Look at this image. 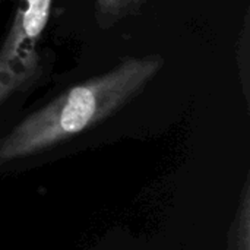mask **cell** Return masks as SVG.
I'll list each match as a JSON object with an SVG mask.
<instances>
[{
    "label": "cell",
    "mask_w": 250,
    "mask_h": 250,
    "mask_svg": "<svg viewBox=\"0 0 250 250\" xmlns=\"http://www.w3.org/2000/svg\"><path fill=\"white\" fill-rule=\"evenodd\" d=\"M164 63L161 54L126 57L70 86L0 139V166L50 149L111 117L149 85Z\"/></svg>",
    "instance_id": "6da1fadb"
},
{
    "label": "cell",
    "mask_w": 250,
    "mask_h": 250,
    "mask_svg": "<svg viewBox=\"0 0 250 250\" xmlns=\"http://www.w3.org/2000/svg\"><path fill=\"white\" fill-rule=\"evenodd\" d=\"M54 0H19L16 12L0 44V66L21 51L35 48L50 21Z\"/></svg>",
    "instance_id": "7a4b0ae2"
},
{
    "label": "cell",
    "mask_w": 250,
    "mask_h": 250,
    "mask_svg": "<svg viewBox=\"0 0 250 250\" xmlns=\"http://www.w3.org/2000/svg\"><path fill=\"white\" fill-rule=\"evenodd\" d=\"M42 72V57L40 50L21 51L12 60L0 66V105L15 94L37 82Z\"/></svg>",
    "instance_id": "3957f363"
},
{
    "label": "cell",
    "mask_w": 250,
    "mask_h": 250,
    "mask_svg": "<svg viewBox=\"0 0 250 250\" xmlns=\"http://www.w3.org/2000/svg\"><path fill=\"white\" fill-rule=\"evenodd\" d=\"M148 0H95L94 15L98 28L108 29L120 21L136 15Z\"/></svg>",
    "instance_id": "277c9868"
},
{
    "label": "cell",
    "mask_w": 250,
    "mask_h": 250,
    "mask_svg": "<svg viewBox=\"0 0 250 250\" xmlns=\"http://www.w3.org/2000/svg\"><path fill=\"white\" fill-rule=\"evenodd\" d=\"M227 250H250V188L248 180L231 223Z\"/></svg>",
    "instance_id": "5b68a950"
},
{
    "label": "cell",
    "mask_w": 250,
    "mask_h": 250,
    "mask_svg": "<svg viewBox=\"0 0 250 250\" xmlns=\"http://www.w3.org/2000/svg\"><path fill=\"white\" fill-rule=\"evenodd\" d=\"M249 13H246L245 23H243L242 32H240V40L237 44V64H239V70H240V79H242L245 98L248 103H249Z\"/></svg>",
    "instance_id": "8992f818"
}]
</instances>
